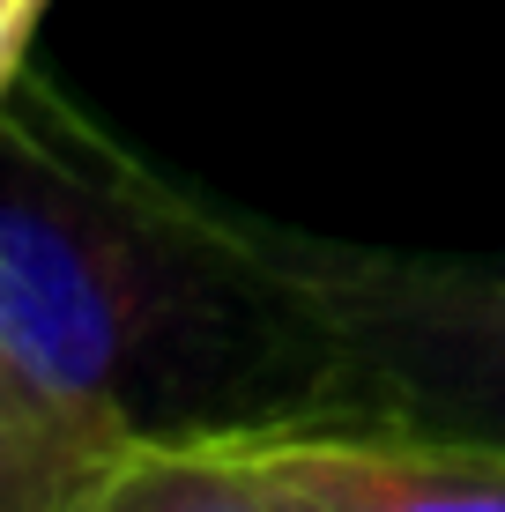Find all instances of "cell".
Returning <instances> with one entry per match:
<instances>
[{"instance_id": "6da1fadb", "label": "cell", "mask_w": 505, "mask_h": 512, "mask_svg": "<svg viewBox=\"0 0 505 512\" xmlns=\"http://www.w3.org/2000/svg\"><path fill=\"white\" fill-rule=\"evenodd\" d=\"M0 357L97 461L320 416L305 312L246 216L156 179L52 97H0Z\"/></svg>"}, {"instance_id": "7a4b0ae2", "label": "cell", "mask_w": 505, "mask_h": 512, "mask_svg": "<svg viewBox=\"0 0 505 512\" xmlns=\"http://www.w3.org/2000/svg\"><path fill=\"white\" fill-rule=\"evenodd\" d=\"M246 245L320 334V416H394L505 446V282L491 260L379 253L260 216H246Z\"/></svg>"}, {"instance_id": "3957f363", "label": "cell", "mask_w": 505, "mask_h": 512, "mask_svg": "<svg viewBox=\"0 0 505 512\" xmlns=\"http://www.w3.org/2000/svg\"><path fill=\"white\" fill-rule=\"evenodd\" d=\"M275 483L335 512H505V446L394 416H275L223 431Z\"/></svg>"}, {"instance_id": "277c9868", "label": "cell", "mask_w": 505, "mask_h": 512, "mask_svg": "<svg viewBox=\"0 0 505 512\" xmlns=\"http://www.w3.org/2000/svg\"><path fill=\"white\" fill-rule=\"evenodd\" d=\"M75 512H298V498L231 438H171L112 453Z\"/></svg>"}, {"instance_id": "5b68a950", "label": "cell", "mask_w": 505, "mask_h": 512, "mask_svg": "<svg viewBox=\"0 0 505 512\" xmlns=\"http://www.w3.org/2000/svg\"><path fill=\"white\" fill-rule=\"evenodd\" d=\"M97 468L104 461L0 357V512H75Z\"/></svg>"}, {"instance_id": "8992f818", "label": "cell", "mask_w": 505, "mask_h": 512, "mask_svg": "<svg viewBox=\"0 0 505 512\" xmlns=\"http://www.w3.org/2000/svg\"><path fill=\"white\" fill-rule=\"evenodd\" d=\"M30 23H38V0H0V97L15 90V67H23Z\"/></svg>"}, {"instance_id": "52a82bcc", "label": "cell", "mask_w": 505, "mask_h": 512, "mask_svg": "<svg viewBox=\"0 0 505 512\" xmlns=\"http://www.w3.org/2000/svg\"><path fill=\"white\" fill-rule=\"evenodd\" d=\"M290 490V483H283ZM290 498H298V512H335V505H320V498H305V490H290Z\"/></svg>"}, {"instance_id": "ba28073f", "label": "cell", "mask_w": 505, "mask_h": 512, "mask_svg": "<svg viewBox=\"0 0 505 512\" xmlns=\"http://www.w3.org/2000/svg\"><path fill=\"white\" fill-rule=\"evenodd\" d=\"M491 268H498V282H505V260H491Z\"/></svg>"}]
</instances>
